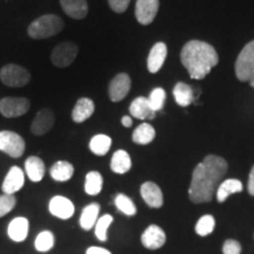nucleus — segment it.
Masks as SVG:
<instances>
[{"mask_svg":"<svg viewBox=\"0 0 254 254\" xmlns=\"http://www.w3.org/2000/svg\"><path fill=\"white\" fill-rule=\"evenodd\" d=\"M56 123L55 113L50 109H43L36 114L33 123L31 125V131L36 135L46 134L51 131Z\"/></svg>","mask_w":254,"mask_h":254,"instance_id":"obj_12","label":"nucleus"},{"mask_svg":"<svg viewBox=\"0 0 254 254\" xmlns=\"http://www.w3.org/2000/svg\"><path fill=\"white\" fill-rule=\"evenodd\" d=\"M51 177H52L53 180L59 183H65L67 182L72 178L73 174H74V167L71 163L65 160L57 161V163L51 167L50 171Z\"/></svg>","mask_w":254,"mask_h":254,"instance_id":"obj_23","label":"nucleus"},{"mask_svg":"<svg viewBox=\"0 0 254 254\" xmlns=\"http://www.w3.org/2000/svg\"><path fill=\"white\" fill-rule=\"evenodd\" d=\"M86 254H112L109 250L104 249V247H98V246H92L88 247L86 251Z\"/></svg>","mask_w":254,"mask_h":254,"instance_id":"obj_38","label":"nucleus"},{"mask_svg":"<svg viewBox=\"0 0 254 254\" xmlns=\"http://www.w3.org/2000/svg\"><path fill=\"white\" fill-rule=\"evenodd\" d=\"M165 100H166V92H165L164 88L161 87L154 88V90L151 92L150 97H148L151 109L153 110L154 112H158V111L163 110Z\"/></svg>","mask_w":254,"mask_h":254,"instance_id":"obj_34","label":"nucleus"},{"mask_svg":"<svg viewBox=\"0 0 254 254\" xmlns=\"http://www.w3.org/2000/svg\"><path fill=\"white\" fill-rule=\"evenodd\" d=\"M222 253L224 254H240L241 245L239 241L233 239H227L222 246Z\"/></svg>","mask_w":254,"mask_h":254,"instance_id":"obj_36","label":"nucleus"},{"mask_svg":"<svg viewBox=\"0 0 254 254\" xmlns=\"http://www.w3.org/2000/svg\"><path fill=\"white\" fill-rule=\"evenodd\" d=\"M173 95L176 103L182 107H187L193 101V90L185 82H178L173 88Z\"/></svg>","mask_w":254,"mask_h":254,"instance_id":"obj_27","label":"nucleus"},{"mask_svg":"<svg viewBox=\"0 0 254 254\" xmlns=\"http://www.w3.org/2000/svg\"><path fill=\"white\" fill-rule=\"evenodd\" d=\"M131 78L126 73H119L111 80L109 85L110 99L113 103H118L125 99L126 95L131 90Z\"/></svg>","mask_w":254,"mask_h":254,"instance_id":"obj_9","label":"nucleus"},{"mask_svg":"<svg viewBox=\"0 0 254 254\" xmlns=\"http://www.w3.org/2000/svg\"><path fill=\"white\" fill-rule=\"evenodd\" d=\"M25 171L31 182L39 183L45 176V164L39 157L32 155L25 161Z\"/></svg>","mask_w":254,"mask_h":254,"instance_id":"obj_21","label":"nucleus"},{"mask_svg":"<svg viewBox=\"0 0 254 254\" xmlns=\"http://www.w3.org/2000/svg\"><path fill=\"white\" fill-rule=\"evenodd\" d=\"M63 11L73 19L86 18L88 5L86 0H60Z\"/></svg>","mask_w":254,"mask_h":254,"instance_id":"obj_20","label":"nucleus"},{"mask_svg":"<svg viewBox=\"0 0 254 254\" xmlns=\"http://www.w3.org/2000/svg\"><path fill=\"white\" fill-rule=\"evenodd\" d=\"M132 160L129 154L124 150H118L114 152L111 159V170L117 174H125L131 170Z\"/></svg>","mask_w":254,"mask_h":254,"instance_id":"obj_22","label":"nucleus"},{"mask_svg":"<svg viewBox=\"0 0 254 254\" xmlns=\"http://www.w3.org/2000/svg\"><path fill=\"white\" fill-rule=\"evenodd\" d=\"M247 189H249V193L252 196H254V166L251 170L250 177H249V185H247Z\"/></svg>","mask_w":254,"mask_h":254,"instance_id":"obj_39","label":"nucleus"},{"mask_svg":"<svg viewBox=\"0 0 254 254\" xmlns=\"http://www.w3.org/2000/svg\"><path fill=\"white\" fill-rule=\"evenodd\" d=\"M103 176L97 171H92L86 174L85 179V192L88 195H98L103 190Z\"/></svg>","mask_w":254,"mask_h":254,"instance_id":"obj_29","label":"nucleus"},{"mask_svg":"<svg viewBox=\"0 0 254 254\" xmlns=\"http://www.w3.org/2000/svg\"><path fill=\"white\" fill-rule=\"evenodd\" d=\"M31 103L24 97H6L0 100V113L6 118H15L26 114Z\"/></svg>","mask_w":254,"mask_h":254,"instance_id":"obj_8","label":"nucleus"},{"mask_svg":"<svg viewBox=\"0 0 254 254\" xmlns=\"http://www.w3.org/2000/svg\"><path fill=\"white\" fill-rule=\"evenodd\" d=\"M114 204H116L117 208H118L122 213L128 215V217H133V215H135L136 213V207L134 202L132 201L131 198H128L126 194H123V193H120V194L116 196Z\"/></svg>","mask_w":254,"mask_h":254,"instance_id":"obj_31","label":"nucleus"},{"mask_svg":"<svg viewBox=\"0 0 254 254\" xmlns=\"http://www.w3.org/2000/svg\"><path fill=\"white\" fill-rule=\"evenodd\" d=\"M17 204V199L13 194H1L0 195V218L5 217L14 208Z\"/></svg>","mask_w":254,"mask_h":254,"instance_id":"obj_35","label":"nucleus"},{"mask_svg":"<svg viewBox=\"0 0 254 254\" xmlns=\"http://www.w3.org/2000/svg\"><path fill=\"white\" fill-rule=\"evenodd\" d=\"M167 57V46L164 43H157L152 47L147 58V68L151 73H157L163 67Z\"/></svg>","mask_w":254,"mask_h":254,"instance_id":"obj_16","label":"nucleus"},{"mask_svg":"<svg viewBox=\"0 0 254 254\" xmlns=\"http://www.w3.org/2000/svg\"><path fill=\"white\" fill-rule=\"evenodd\" d=\"M25 183V174L20 167L13 166L6 174L1 190L5 194H13L23 189Z\"/></svg>","mask_w":254,"mask_h":254,"instance_id":"obj_14","label":"nucleus"},{"mask_svg":"<svg viewBox=\"0 0 254 254\" xmlns=\"http://www.w3.org/2000/svg\"><path fill=\"white\" fill-rule=\"evenodd\" d=\"M95 105L90 98H80L72 111V120L77 124H81L90 118L94 113Z\"/></svg>","mask_w":254,"mask_h":254,"instance_id":"obj_19","label":"nucleus"},{"mask_svg":"<svg viewBox=\"0 0 254 254\" xmlns=\"http://www.w3.org/2000/svg\"><path fill=\"white\" fill-rule=\"evenodd\" d=\"M166 243V234L158 225H150L141 234V244L148 250H158Z\"/></svg>","mask_w":254,"mask_h":254,"instance_id":"obj_13","label":"nucleus"},{"mask_svg":"<svg viewBox=\"0 0 254 254\" xmlns=\"http://www.w3.org/2000/svg\"><path fill=\"white\" fill-rule=\"evenodd\" d=\"M53 246H55V236L51 231L40 232L34 241V247L39 252H49Z\"/></svg>","mask_w":254,"mask_h":254,"instance_id":"obj_30","label":"nucleus"},{"mask_svg":"<svg viewBox=\"0 0 254 254\" xmlns=\"http://www.w3.org/2000/svg\"><path fill=\"white\" fill-rule=\"evenodd\" d=\"M28 231H30V222L26 218L18 217L9 222L7 227V234L9 239L15 243H21L27 238Z\"/></svg>","mask_w":254,"mask_h":254,"instance_id":"obj_17","label":"nucleus"},{"mask_svg":"<svg viewBox=\"0 0 254 254\" xmlns=\"http://www.w3.org/2000/svg\"><path fill=\"white\" fill-rule=\"evenodd\" d=\"M215 219L213 215L206 214L199 219L195 225V232L201 237L209 236L214 231Z\"/></svg>","mask_w":254,"mask_h":254,"instance_id":"obj_32","label":"nucleus"},{"mask_svg":"<svg viewBox=\"0 0 254 254\" xmlns=\"http://www.w3.org/2000/svg\"><path fill=\"white\" fill-rule=\"evenodd\" d=\"M243 190V184L238 179H227L219 185L217 190V200L219 202L226 201L231 194L239 193Z\"/></svg>","mask_w":254,"mask_h":254,"instance_id":"obj_25","label":"nucleus"},{"mask_svg":"<svg viewBox=\"0 0 254 254\" xmlns=\"http://www.w3.org/2000/svg\"><path fill=\"white\" fill-rule=\"evenodd\" d=\"M100 212V205L98 202H92L82 209L80 215V226L82 230L90 231L95 226L98 221V215Z\"/></svg>","mask_w":254,"mask_h":254,"instance_id":"obj_24","label":"nucleus"},{"mask_svg":"<svg viewBox=\"0 0 254 254\" xmlns=\"http://www.w3.org/2000/svg\"><path fill=\"white\" fill-rule=\"evenodd\" d=\"M249 82H250V85H251V86H252V87L254 88V78H253V79H251V80H250Z\"/></svg>","mask_w":254,"mask_h":254,"instance_id":"obj_41","label":"nucleus"},{"mask_svg":"<svg viewBox=\"0 0 254 254\" xmlns=\"http://www.w3.org/2000/svg\"><path fill=\"white\" fill-rule=\"evenodd\" d=\"M78 51L77 44L72 43V41H64L53 49L51 60L57 67H67L77 58Z\"/></svg>","mask_w":254,"mask_h":254,"instance_id":"obj_6","label":"nucleus"},{"mask_svg":"<svg viewBox=\"0 0 254 254\" xmlns=\"http://www.w3.org/2000/svg\"><path fill=\"white\" fill-rule=\"evenodd\" d=\"M227 168L228 165L224 158L213 154L205 157L193 171L189 189L190 201L194 204L211 201Z\"/></svg>","mask_w":254,"mask_h":254,"instance_id":"obj_1","label":"nucleus"},{"mask_svg":"<svg viewBox=\"0 0 254 254\" xmlns=\"http://www.w3.org/2000/svg\"><path fill=\"white\" fill-rule=\"evenodd\" d=\"M111 145H112V140H111L109 135L97 134L91 139L90 150L93 154L103 157V155L107 154V152L110 151Z\"/></svg>","mask_w":254,"mask_h":254,"instance_id":"obj_28","label":"nucleus"},{"mask_svg":"<svg viewBox=\"0 0 254 254\" xmlns=\"http://www.w3.org/2000/svg\"><path fill=\"white\" fill-rule=\"evenodd\" d=\"M140 194L144 201L152 208H160L164 204V196L160 187L157 184L147 182L140 187Z\"/></svg>","mask_w":254,"mask_h":254,"instance_id":"obj_15","label":"nucleus"},{"mask_svg":"<svg viewBox=\"0 0 254 254\" xmlns=\"http://www.w3.org/2000/svg\"><path fill=\"white\" fill-rule=\"evenodd\" d=\"M24 139L18 133L12 131L0 132V151L12 158H20L25 152Z\"/></svg>","mask_w":254,"mask_h":254,"instance_id":"obj_7","label":"nucleus"},{"mask_svg":"<svg viewBox=\"0 0 254 254\" xmlns=\"http://www.w3.org/2000/svg\"><path fill=\"white\" fill-rule=\"evenodd\" d=\"M129 113L133 118L145 120V119H154L155 112L151 109L148 98L138 97L132 101L129 106Z\"/></svg>","mask_w":254,"mask_h":254,"instance_id":"obj_18","label":"nucleus"},{"mask_svg":"<svg viewBox=\"0 0 254 254\" xmlns=\"http://www.w3.org/2000/svg\"><path fill=\"white\" fill-rule=\"evenodd\" d=\"M155 129L150 124L144 123L134 129L132 135V140L138 145H147L154 140Z\"/></svg>","mask_w":254,"mask_h":254,"instance_id":"obj_26","label":"nucleus"},{"mask_svg":"<svg viewBox=\"0 0 254 254\" xmlns=\"http://www.w3.org/2000/svg\"><path fill=\"white\" fill-rule=\"evenodd\" d=\"M113 217L111 214H104L103 217L98 219L97 224L94 227V233L95 237L98 238V240L100 241H106L107 240V230L112 225Z\"/></svg>","mask_w":254,"mask_h":254,"instance_id":"obj_33","label":"nucleus"},{"mask_svg":"<svg viewBox=\"0 0 254 254\" xmlns=\"http://www.w3.org/2000/svg\"><path fill=\"white\" fill-rule=\"evenodd\" d=\"M159 9V0H136L135 18L141 25H150Z\"/></svg>","mask_w":254,"mask_h":254,"instance_id":"obj_10","label":"nucleus"},{"mask_svg":"<svg viewBox=\"0 0 254 254\" xmlns=\"http://www.w3.org/2000/svg\"><path fill=\"white\" fill-rule=\"evenodd\" d=\"M122 124L125 127H131L132 126V124H133V122H132V118L131 117H128V116H125L124 117V118L122 119Z\"/></svg>","mask_w":254,"mask_h":254,"instance_id":"obj_40","label":"nucleus"},{"mask_svg":"<svg viewBox=\"0 0 254 254\" xmlns=\"http://www.w3.org/2000/svg\"><path fill=\"white\" fill-rule=\"evenodd\" d=\"M129 1L131 0H109V5L114 12L123 13V12H125L128 8Z\"/></svg>","mask_w":254,"mask_h":254,"instance_id":"obj_37","label":"nucleus"},{"mask_svg":"<svg viewBox=\"0 0 254 254\" xmlns=\"http://www.w3.org/2000/svg\"><path fill=\"white\" fill-rule=\"evenodd\" d=\"M180 59L190 78L196 80L205 78L219 63L218 53L214 47L200 40L186 43L180 53Z\"/></svg>","mask_w":254,"mask_h":254,"instance_id":"obj_2","label":"nucleus"},{"mask_svg":"<svg viewBox=\"0 0 254 254\" xmlns=\"http://www.w3.org/2000/svg\"><path fill=\"white\" fill-rule=\"evenodd\" d=\"M65 24L63 19L56 14L41 15L28 26L27 33L32 39H47L63 30Z\"/></svg>","mask_w":254,"mask_h":254,"instance_id":"obj_3","label":"nucleus"},{"mask_svg":"<svg viewBox=\"0 0 254 254\" xmlns=\"http://www.w3.org/2000/svg\"><path fill=\"white\" fill-rule=\"evenodd\" d=\"M236 74L240 81H250L254 78V40L250 41L238 56Z\"/></svg>","mask_w":254,"mask_h":254,"instance_id":"obj_4","label":"nucleus"},{"mask_svg":"<svg viewBox=\"0 0 254 254\" xmlns=\"http://www.w3.org/2000/svg\"><path fill=\"white\" fill-rule=\"evenodd\" d=\"M50 213L55 217L63 219V220H67V219L72 218L74 214V205L68 198L63 195H56L50 200L49 204Z\"/></svg>","mask_w":254,"mask_h":254,"instance_id":"obj_11","label":"nucleus"},{"mask_svg":"<svg viewBox=\"0 0 254 254\" xmlns=\"http://www.w3.org/2000/svg\"><path fill=\"white\" fill-rule=\"evenodd\" d=\"M0 79L8 87H23L31 80V74L23 66L8 64L0 69Z\"/></svg>","mask_w":254,"mask_h":254,"instance_id":"obj_5","label":"nucleus"}]
</instances>
